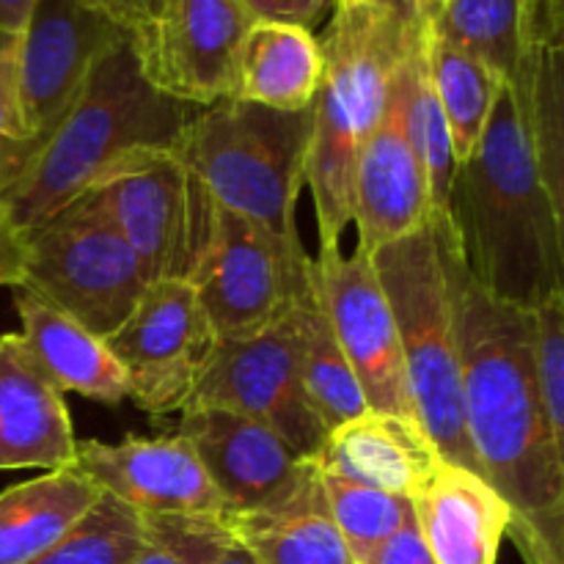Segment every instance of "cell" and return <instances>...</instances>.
<instances>
[{
  "label": "cell",
  "instance_id": "obj_15",
  "mask_svg": "<svg viewBox=\"0 0 564 564\" xmlns=\"http://www.w3.org/2000/svg\"><path fill=\"white\" fill-rule=\"evenodd\" d=\"M402 61L391 77L383 113L356 160L352 224L358 229L356 248L364 253H375L430 224L427 180L408 124Z\"/></svg>",
  "mask_w": 564,
  "mask_h": 564
},
{
  "label": "cell",
  "instance_id": "obj_3",
  "mask_svg": "<svg viewBox=\"0 0 564 564\" xmlns=\"http://www.w3.org/2000/svg\"><path fill=\"white\" fill-rule=\"evenodd\" d=\"M196 110L158 91L143 77L130 39H121L94 64L72 108L0 202L25 235L121 160L174 152Z\"/></svg>",
  "mask_w": 564,
  "mask_h": 564
},
{
  "label": "cell",
  "instance_id": "obj_12",
  "mask_svg": "<svg viewBox=\"0 0 564 564\" xmlns=\"http://www.w3.org/2000/svg\"><path fill=\"white\" fill-rule=\"evenodd\" d=\"M257 14L246 0H163L130 39L143 77L191 108L231 99L237 55Z\"/></svg>",
  "mask_w": 564,
  "mask_h": 564
},
{
  "label": "cell",
  "instance_id": "obj_37",
  "mask_svg": "<svg viewBox=\"0 0 564 564\" xmlns=\"http://www.w3.org/2000/svg\"><path fill=\"white\" fill-rule=\"evenodd\" d=\"M246 3L262 20L295 22L312 31L334 0H246Z\"/></svg>",
  "mask_w": 564,
  "mask_h": 564
},
{
  "label": "cell",
  "instance_id": "obj_36",
  "mask_svg": "<svg viewBox=\"0 0 564 564\" xmlns=\"http://www.w3.org/2000/svg\"><path fill=\"white\" fill-rule=\"evenodd\" d=\"M83 3L132 39L152 22L163 0H83Z\"/></svg>",
  "mask_w": 564,
  "mask_h": 564
},
{
  "label": "cell",
  "instance_id": "obj_16",
  "mask_svg": "<svg viewBox=\"0 0 564 564\" xmlns=\"http://www.w3.org/2000/svg\"><path fill=\"white\" fill-rule=\"evenodd\" d=\"M72 468L97 485L99 494L113 496L143 518L224 516L218 490L180 433L163 438L130 435L119 444L77 438Z\"/></svg>",
  "mask_w": 564,
  "mask_h": 564
},
{
  "label": "cell",
  "instance_id": "obj_26",
  "mask_svg": "<svg viewBox=\"0 0 564 564\" xmlns=\"http://www.w3.org/2000/svg\"><path fill=\"white\" fill-rule=\"evenodd\" d=\"M292 330H295L303 391L323 427L330 433L350 419L367 413L369 405L364 400L361 386L319 308L314 284L292 312Z\"/></svg>",
  "mask_w": 564,
  "mask_h": 564
},
{
  "label": "cell",
  "instance_id": "obj_29",
  "mask_svg": "<svg viewBox=\"0 0 564 564\" xmlns=\"http://www.w3.org/2000/svg\"><path fill=\"white\" fill-rule=\"evenodd\" d=\"M147 540V521L102 494L55 545L28 564H130Z\"/></svg>",
  "mask_w": 564,
  "mask_h": 564
},
{
  "label": "cell",
  "instance_id": "obj_19",
  "mask_svg": "<svg viewBox=\"0 0 564 564\" xmlns=\"http://www.w3.org/2000/svg\"><path fill=\"white\" fill-rule=\"evenodd\" d=\"M314 463L323 474L413 499L444 457L413 419L367 411L330 430Z\"/></svg>",
  "mask_w": 564,
  "mask_h": 564
},
{
  "label": "cell",
  "instance_id": "obj_10",
  "mask_svg": "<svg viewBox=\"0 0 564 564\" xmlns=\"http://www.w3.org/2000/svg\"><path fill=\"white\" fill-rule=\"evenodd\" d=\"M105 345L124 369L130 400L152 416L182 413L218 336L187 281L149 284Z\"/></svg>",
  "mask_w": 564,
  "mask_h": 564
},
{
  "label": "cell",
  "instance_id": "obj_39",
  "mask_svg": "<svg viewBox=\"0 0 564 564\" xmlns=\"http://www.w3.org/2000/svg\"><path fill=\"white\" fill-rule=\"evenodd\" d=\"M39 0H0V36L14 39Z\"/></svg>",
  "mask_w": 564,
  "mask_h": 564
},
{
  "label": "cell",
  "instance_id": "obj_8",
  "mask_svg": "<svg viewBox=\"0 0 564 564\" xmlns=\"http://www.w3.org/2000/svg\"><path fill=\"white\" fill-rule=\"evenodd\" d=\"M135 253L149 284L187 281L213 242L218 204L176 152L121 160L91 187Z\"/></svg>",
  "mask_w": 564,
  "mask_h": 564
},
{
  "label": "cell",
  "instance_id": "obj_17",
  "mask_svg": "<svg viewBox=\"0 0 564 564\" xmlns=\"http://www.w3.org/2000/svg\"><path fill=\"white\" fill-rule=\"evenodd\" d=\"M180 435L193 446L224 512L262 507L290 494L314 466L264 424L218 408L182 411Z\"/></svg>",
  "mask_w": 564,
  "mask_h": 564
},
{
  "label": "cell",
  "instance_id": "obj_40",
  "mask_svg": "<svg viewBox=\"0 0 564 564\" xmlns=\"http://www.w3.org/2000/svg\"><path fill=\"white\" fill-rule=\"evenodd\" d=\"M215 564H257V560H253L246 549H240V545L229 538V543L224 545V551H220Z\"/></svg>",
  "mask_w": 564,
  "mask_h": 564
},
{
  "label": "cell",
  "instance_id": "obj_6",
  "mask_svg": "<svg viewBox=\"0 0 564 564\" xmlns=\"http://www.w3.org/2000/svg\"><path fill=\"white\" fill-rule=\"evenodd\" d=\"M312 108L273 110L240 99L198 108L174 152L231 209L286 240H301L297 196L306 187Z\"/></svg>",
  "mask_w": 564,
  "mask_h": 564
},
{
  "label": "cell",
  "instance_id": "obj_23",
  "mask_svg": "<svg viewBox=\"0 0 564 564\" xmlns=\"http://www.w3.org/2000/svg\"><path fill=\"white\" fill-rule=\"evenodd\" d=\"M323 80V50L308 28L257 17L237 55L231 99L262 108L308 110Z\"/></svg>",
  "mask_w": 564,
  "mask_h": 564
},
{
  "label": "cell",
  "instance_id": "obj_38",
  "mask_svg": "<svg viewBox=\"0 0 564 564\" xmlns=\"http://www.w3.org/2000/svg\"><path fill=\"white\" fill-rule=\"evenodd\" d=\"M25 273V237L0 202V286H20Z\"/></svg>",
  "mask_w": 564,
  "mask_h": 564
},
{
  "label": "cell",
  "instance_id": "obj_13",
  "mask_svg": "<svg viewBox=\"0 0 564 564\" xmlns=\"http://www.w3.org/2000/svg\"><path fill=\"white\" fill-rule=\"evenodd\" d=\"M312 284L369 411L413 419L394 314L375 273L372 257L361 248H352V253L341 251V246L319 248L312 259Z\"/></svg>",
  "mask_w": 564,
  "mask_h": 564
},
{
  "label": "cell",
  "instance_id": "obj_21",
  "mask_svg": "<svg viewBox=\"0 0 564 564\" xmlns=\"http://www.w3.org/2000/svg\"><path fill=\"white\" fill-rule=\"evenodd\" d=\"M257 564H356L336 529L317 463L281 499L218 518Z\"/></svg>",
  "mask_w": 564,
  "mask_h": 564
},
{
  "label": "cell",
  "instance_id": "obj_35",
  "mask_svg": "<svg viewBox=\"0 0 564 564\" xmlns=\"http://www.w3.org/2000/svg\"><path fill=\"white\" fill-rule=\"evenodd\" d=\"M358 564H435V560L427 545H424L422 534L416 529V518H413L394 538H389L378 549L369 551L364 560H358Z\"/></svg>",
  "mask_w": 564,
  "mask_h": 564
},
{
  "label": "cell",
  "instance_id": "obj_18",
  "mask_svg": "<svg viewBox=\"0 0 564 564\" xmlns=\"http://www.w3.org/2000/svg\"><path fill=\"white\" fill-rule=\"evenodd\" d=\"M75 427L64 394L20 334L0 336V471H61L75 463Z\"/></svg>",
  "mask_w": 564,
  "mask_h": 564
},
{
  "label": "cell",
  "instance_id": "obj_33",
  "mask_svg": "<svg viewBox=\"0 0 564 564\" xmlns=\"http://www.w3.org/2000/svg\"><path fill=\"white\" fill-rule=\"evenodd\" d=\"M11 47H14V42H11ZM39 147H42V141L28 135L25 127H22L9 53V58L0 64V193L25 171Z\"/></svg>",
  "mask_w": 564,
  "mask_h": 564
},
{
  "label": "cell",
  "instance_id": "obj_42",
  "mask_svg": "<svg viewBox=\"0 0 564 564\" xmlns=\"http://www.w3.org/2000/svg\"><path fill=\"white\" fill-rule=\"evenodd\" d=\"M413 6H416V11H419V17H422V20L433 22L435 17H438L444 0H413Z\"/></svg>",
  "mask_w": 564,
  "mask_h": 564
},
{
  "label": "cell",
  "instance_id": "obj_4",
  "mask_svg": "<svg viewBox=\"0 0 564 564\" xmlns=\"http://www.w3.org/2000/svg\"><path fill=\"white\" fill-rule=\"evenodd\" d=\"M319 39L323 80L312 102L306 182L317 215L319 248L341 246L352 224V176L364 141L378 124L391 77L411 50L422 17L416 11L330 3Z\"/></svg>",
  "mask_w": 564,
  "mask_h": 564
},
{
  "label": "cell",
  "instance_id": "obj_27",
  "mask_svg": "<svg viewBox=\"0 0 564 564\" xmlns=\"http://www.w3.org/2000/svg\"><path fill=\"white\" fill-rule=\"evenodd\" d=\"M427 66L441 113L449 127L452 152L457 163H463L477 149L505 80L482 61L435 36L433 22L427 33Z\"/></svg>",
  "mask_w": 564,
  "mask_h": 564
},
{
  "label": "cell",
  "instance_id": "obj_1",
  "mask_svg": "<svg viewBox=\"0 0 564 564\" xmlns=\"http://www.w3.org/2000/svg\"><path fill=\"white\" fill-rule=\"evenodd\" d=\"M430 229L449 275L463 413L479 474L510 507L507 534L527 564H564V449L534 383L529 312L479 286L449 220H430Z\"/></svg>",
  "mask_w": 564,
  "mask_h": 564
},
{
  "label": "cell",
  "instance_id": "obj_41",
  "mask_svg": "<svg viewBox=\"0 0 564 564\" xmlns=\"http://www.w3.org/2000/svg\"><path fill=\"white\" fill-rule=\"evenodd\" d=\"M334 3H356V6H378V9L416 11L413 0H334ZM416 14H419V11H416Z\"/></svg>",
  "mask_w": 564,
  "mask_h": 564
},
{
  "label": "cell",
  "instance_id": "obj_11",
  "mask_svg": "<svg viewBox=\"0 0 564 564\" xmlns=\"http://www.w3.org/2000/svg\"><path fill=\"white\" fill-rule=\"evenodd\" d=\"M187 408H218L253 419L301 457H317L328 438L303 391L292 314L262 334L218 339Z\"/></svg>",
  "mask_w": 564,
  "mask_h": 564
},
{
  "label": "cell",
  "instance_id": "obj_9",
  "mask_svg": "<svg viewBox=\"0 0 564 564\" xmlns=\"http://www.w3.org/2000/svg\"><path fill=\"white\" fill-rule=\"evenodd\" d=\"M191 284L215 336L242 339L295 312L312 290V257L301 240L218 207L213 242Z\"/></svg>",
  "mask_w": 564,
  "mask_h": 564
},
{
  "label": "cell",
  "instance_id": "obj_2",
  "mask_svg": "<svg viewBox=\"0 0 564 564\" xmlns=\"http://www.w3.org/2000/svg\"><path fill=\"white\" fill-rule=\"evenodd\" d=\"M457 251L485 292L518 308L564 295V209L543 185L510 83L449 193Z\"/></svg>",
  "mask_w": 564,
  "mask_h": 564
},
{
  "label": "cell",
  "instance_id": "obj_20",
  "mask_svg": "<svg viewBox=\"0 0 564 564\" xmlns=\"http://www.w3.org/2000/svg\"><path fill=\"white\" fill-rule=\"evenodd\" d=\"M413 518L435 564H496L510 507L479 474L441 463L413 496Z\"/></svg>",
  "mask_w": 564,
  "mask_h": 564
},
{
  "label": "cell",
  "instance_id": "obj_22",
  "mask_svg": "<svg viewBox=\"0 0 564 564\" xmlns=\"http://www.w3.org/2000/svg\"><path fill=\"white\" fill-rule=\"evenodd\" d=\"M14 308L20 314V336L33 361L61 394H80L102 405L130 400L124 369L102 336L91 334L22 286H14Z\"/></svg>",
  "mask_w": 564,
  "mask_h": 564
},
{
  "label": "cell",
  "instance_id": "obj_24",
  "mask_svg": "<svg viewBox=\"0 0 564 564\" xmlns=\"http://www.w3.org/2000/svg\"><path fill=\"white\" fill-rule=\"evenodd\" d=\"M75 468L44 471L0 494V564H28L58 543L99 499Z\"/></svg>",
  "mask_w": 564,
  "mask_h": 564
},
{
  "label": "cell",
  "instance_id": "obj_31",
  "mask_svg": "<svg viewBox=\"0 0 564 564\" xmlns=\"http://www.w3.org/2000/svg\"><path fill=\"white\" fill-rule=\"evenodd\" d=\"M532 367L551 435L564 449V295L529 308Z\"/></svg>",
  "mask_w": 564,
  "mask_h": 564
},
{
  "label": "cell",
  "instance_id": "obj_5",
  "mask_svg": "<svg viewBox=\"0 0 564 564\" xmlns=\"http://www.w3.org/2000/svg\"><path fill=\"white\" fill-rule=\"evenodd\" d=\"M369 257L394 314L413 419L444 463L479 474L463 413L455 303L433 229L427 224Z\"/></svg>",
  "mask_w": 564,
  "mask_h": 564
},
{
  "label": "cell",
  "instance_id": "obj_7",
  "mask_svg": "<svg viewBox=\"0 0 564 564\" xmlns=\"http://www.w3.org/2000/svg\"><path fill=\"white\" fill-rule=\"evenodd\" d=\"M22 237V290L102 339L130 317L147 292V275L97 191L80 193Z\"/></svg>",
  "mask_w": 564,
  "mask_h": 564
},
{
  "label": "cell",
  "instance_id": "obj_30",
  "mask_svg": "<svg viewBox=\"0 0 564 564\" xmlns=\"http://www.w3.org/2000/svg\"><path fill=\"white\" fill-rule=\"evenodd\" d=\"M319 477L336 529L345 538L356 564L413 521V501L405 496L347 482L334 474L319 471Z\"/></svg>",
  "mask_w": 564,
  "mask_h": 564
},
{
  "label": "cell",
  "instance_id": "obj_14",
  "mask_svg": "<svg viewBox=\"0 0 564 564\" xmlns=\"http://www.w3.org/2000/svg\"><path fill=\"white\" fill-rule=\"evenodd\" d=\"M121 39L130 36L83 0H39L33 6L11 47L17 108L28 135L47 141L94 64Z\"/></svg>",
  "mask_w": 564,
  "mask_h": 564
},
{
  "label": "cell",
  "instance_id": "obj_28",
  "mask_svg": "<svg viewBox=\"0 0 564 564\" xmlns=\"http://www.w3.org/2000/svg\"><path fill=\"white\" fill-rule=\"evenodd\" d=\"M433 33L482 61L505 83L516 75L527 47L521 0H444Z\"/></svg>",
  "mask_w": 564,
  "mask_h": 564
},
{
  "label": "cell",
  "instance_id": "obj_43",
  "mask_svg": "<svg viewBox=\"0 0 564 564\" xmlns=\"http://www.w3.org/2000/svg\"><path fill=\"white\" fill-rule=\"evenodd\" d=\"M11 42H14V39H3V36H0V64H3V61L9 58Z\"/></svg>",
  "mask_w": 564,
  "mask_h": 564
},
{
  "label": "cell",
  "instance_id": "obj_25",
  "mask_svg": "<svg viewBox=\"0 0 564 564\" xmlns=\"http://www.w3.org/2000/svg\"><path fill=\"white\" fill-rule=\"evenodd\" d=\"M510 88L543 185L564 209V42L529 44Z\"/></svg>",
  "mask_w": 564,
  "mask_h": 564
},
{
  "label": "cell",
  "instance_id": "obj_34",
  "mask_svg": "<svg viewBox=\"0 0 564 564\" xmlns=\"http://www.w3.org/2000/svg\"><path fill=\"white\" fill-rule=\"evenodd\" d=\"M521 11L527 47L529 44L564 42V0H521Z\"/></svg>",
  "mask_w": 564,
  "mask_h": 564
},
{
  "label": "cell",
  "instance_id": "obj_32",
  "mask_svg": "<svg viewBox=\"0 0 564 564\" xmlns=\"http://www.w3.org/2000/svg\"><path fill=\"white\" fill-rule=\"evenodd\" d=\"M147 540L130 564H215L229 534L218 518L152 516Z\"/></svg>",
  "mask_w": 564,
  "mask_h": 564
}]
</instances>
